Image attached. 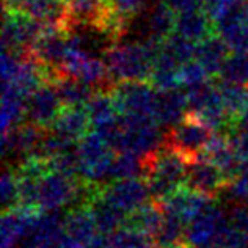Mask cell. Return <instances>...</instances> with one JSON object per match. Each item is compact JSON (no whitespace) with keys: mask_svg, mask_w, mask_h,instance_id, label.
<instances>
[{"mask_svg":"<svg viewBox=\"0 0 248 248\" xmlns=\"http://www.w3.org/2000/svg\"><path fill=\"white\" fill-rule=\"evenodd\" d=\"M162 41L145 38L141 41L113 43L104 50L102 58L115 83L148 82L151 79L154 58L160 50Z\"/></svg>","mask_w":248,"mask_h":248,"instance_id":"1","label":"cell"},{"mask_svg":"<svg viewBox=\"0 0 248 248\" xmlns=\"http://www.w3.org/2000/svg\"><path fill=\"white\" fill-rule=\"evenodd\" d=\"M145 179L154 201H162L186 184L190 159L164 141L157 151L145 159Z\"/></svg>","mask_w":248,"mask_h":248,"instance_id":"2","label":"cell"},{"mask_svg":"<svg viewBox=\"0 0 248 248\" xmlns=\"http://www.w3.org/2000/svg\"><path fill=\"white\" fill-rule=\"evenodd\" d=\"M83 193V179L80 176L50 170L38 179L36 203L38 211L57 212L66 206H80Z\"/></svg>","mask_w":248,"mask_h":248,"instance_id":"3","label":"cell"},{"mask_svg":"<svg viewBox=\"0 0 248 248\" xmlns=\"http://www.w3.org/2000/svg\"><path fill=\"white\" fill-rule=\"evenodd\" d=\"M115 149L97 130L88 132L79 141V176L93 184H104L108 179Z\"/></svg>","mask_w":248,"mask_h":248,"instance_id":"4","label":"cell"},{"mask_svg":"<svg viewBox=\"0 0 248 248\" xmlns=\"http://www.w3.org/2000/svg\"><path fill=\"white\" fill-rule=\"evenodd\" d=\"M43 29L44 24L25 15L22 10L3 6L2 49L15 54H25L41 35Z\"/></svg>","mask_w":248,"mask_h":248,"instance_id":"5","label":"cell"},{"mask_svg":"<svg viewBox=\"0 0 248 248\" xmlns=\"http://www.w3.org/2000/svg\"><path fill=\"white\" fill-rule=\"evenodd\" d=\"M215 132L197 116L188 112L184 118L165 132V143L181 151L186 157L193 159L203 154L206 145Z\"/></svg>","mask_w":248,"mask_h":248,"instance_id":"6","label":"cell"},{"mask_svg":"<svg viewBox=\"0 0 248 248\" xmlns=\"http://www.w3.org/2000/svg\"><path fill=\"white\" fill-rule=\"evenodd\" d=\"M121 115L155 120L157 90L146 82H118L110 90ZM157 121V120H155Z\"/></svg>","mask_w":248,"mask_h":248,"instance_id":"7","label":"cell"},{"mask_svg":"<svg viewBox=\"0 0 248 248\" xmlns=\"http://www.w3.org/2000/svg\"><path fill=\"white\" fill-rule=\"evenodd\" d=\"M101 237L102 232L90 207H73L64 215L63 237L58 248H94Z\"/></svg>","mask_w":248,"mask_h":248,"instance_id":"8","label":"cell"},{"mask_svg":"<svg viewBox=\"0 0 248 248\" xmlns=\"http://www.w3.org/2000/svg\"><path fill=\"white\" fill-rule=\"evenodd\" d=\"M69 31L60 25H44L41 35L31 44L29 54L43 66L63 71V62L68 52Z\"/></svg>","mask_w":248,"mask_h":248,"instance_id":"9","label":"cell"},{"mask_svg":"<svg viewBox=\"0 0 248 248\" xmlns=\"http://www.w3.org/2000/svg\"><path fill=\"white\" fill-rule=\"evenodd\" d=\"M101 193L108 203L118 207L127 217L140 206L146 204L149 197H151V192H149L148 182L145 178L112 181L107 186L104 184Z\"/></svg>","mask_w":248,"mask_h":248,"instance_id":"10","label":"cell"},{"mask_svg":"<svg viewBox=\"0 0 248 248\" xmlns=\"http://www.w3.org/2000/svg\"><path fill=\"white\" fill-rule=\"evenodd\" d=\"M230 223L228 215L214 203L201 211L187 226V244L190 248L211 245L223 228Z\"/></svg>","mask_w":248,"mask_h":248,"instance_id":"11","label":"cell"},{"mask_svg":"<svg viewBox=\"0 0 248 248\" xmlns=\"http://www.w3.org/2000/svg\"><path fill=\"white\" fill-rule=\"evenodd\" d=\"M157 203L162 206L165 214L179 218L182 223H186L188 226V223L201 211H204L209 204H212V197L200 193L184 184L178 190H174L171 195H168L167 198L157 201Z\"/></svg>","mask_w":248,"mask_h":248,"instance_id":"12","label":"cell"},{"mask_svg":"<svg viewBox=\"0 0 248 248\" xmlns=\"http://www.w3.org/2000/svg\"><path fill=\"white\" fill-rule=\"evenodd\" d=\"M62 108L60 96L52 83H43L27 97V120L44 129H49L54 124Z\"/></svg>","mask_w":248,"mask_h":248,"instance_id":"13","label":"cell"},{"mask_svg":"<svg viewBox=\"0 0 248 248\" xmlns=\"http://www.w3.org/2000/svg\"><path fill=\"white\" fill-rule=\"evenodd\" d=\"M226 184L228 179L220 171V168L214 165L211 160L203 157V155L193 159L190 165H188L186 186L193 188V190L214 198L223 192Z\"/></svg>","mask_w":248,"mask_h":248,"instance_id":"14","label":"cell"},{"mask_svg":"<svg viewBox=\"0 0 248 248\" xmlns=\"http://www.w3.org/2000/svg\"><path fill=\"white\" fill-rule=\"evenodd\" d=\"M201 155L206 157L207 160H211L214 165H217L220 168V171L225 174L228 182L232 181L242 171V160L237 155L228 134L215 132Z\"/></svg>","mask_w":248,"mask_h":248,"instance_id":"15","label":"cell"},{"mask_svg":"<svg viewBox=\"0 0 248 248\" xmlns=\"http://www.w3.org/2000/svg\"><path fill=\"white\" fill-rule=\"evenodd\" d=\"M217 33L231 52L248 50V0H240L236 8L217 24Z\"/></svg>","mask_w":248,"mask_h":248,"instance_id":"16","label":"cell"},{"mask_svg":"<svg viewBox=\"0 0 248 248\" xmlns=\"http://www.w3.org/2000/svg\"><path fill=\"white\" fill-rule=\"evenodd\" d=\"M188 113L187 91L181 88L157 90V104H155V120L167 129L178 124Z\"/></svg>","mask_w":248,"mask_h":248,"instance_id":"17","label":"cell"},{"mask_svg":"<svg viewBox=\"0 0 248 248\" xmlns=\"http://www.w3.org/2000/svg\"><path fill=\"white\" fill-rule=\"evenodd\" d=\"M174 33H178L182 38L190 40L193 43H200L211 35L217 33V27H215L214 21L209 17L204 8H198V10L178 13Z\"/></svg>","mask_w":248,"mask_h":248,"instance_id":"18","label":"cell"},{"mask_svg":"<svg viewBox=\"0 0 248 248\" xmlns=\"http://www.w3.org/2000/svg\"><path fill=\"white\" fill-rule=\"evenodd\" d=\"M85 108L91 120V126L97 132L110 129L121 115L110 90H96Z\"/></svg>","mask_w":248,"mask_h":248,"instance_id":"19","label":"cell"},{"mask_svg":"<svg viewBox=\"0 0 248 248\" xmlns=\"http://www.w3.org/2000/svg\"><path fill=\"white\" fill-rule=\"evenodd\" d=\"M90 126L91 120L85 107H63L49 129L63 139L79 143L90 132Z\"/></svg>","mask_w":248,"mask_h":248,"instance_id":"20","label":"cell"},{"mask_svg":"<svg viewBox=\"0 0 248 248\" xmlns=\"http://www.w3.org/2000/svg\"><path fill=\"white\" fill-rule=\"evenodd\" d=\"M230 52L231 50L226 46V43L218 36V33H215L206 38V40L197 43L195 60L203 64V68L211 77H218Z\"/></svg>","mask_w":248,"mask_h":248,"instance_id":"21","label":"cell"},{"mask_svg":"<svg viewBox=\"0 0 248 248\" xmlns=\"http://www.w3.org/2000/svg\"><path fill=\"white\" fill-rule=\"evenodd\" d=\"M24 118H27V97L13 85H3L2 121H0L2 135L22 124Z\"/></svg>","mask_w":248,"mask_h":248,"instance_id":"22","label":"cell"},{"mask_svg":"<svg viewBox=\"0 0 248 248\" xmlns=\"http://www.w3.org/2000/svg\"><path fill=\"white\" fill-rule=\"evenodd\" d=\"M19 10L44 25H60L66 29L64 0H24Z\"/></svg>","mask_w":248,"mask_h":248,"instance_id":"23","label":"cell"},{"mask_svg":"<svg viewBox=\"0 0 248 248\" xmlns=\"http://www.w3.org/2000/svg\"><path fill=\"white\" fill-rule=\"evenodd\" d=\"M176 13L171 6H168L165 2L155 3L151 10L148 11V16L145 19V38H154V40L164 41L170 35L174 33L176 27Z\"/></svg>","mask_w":248,"mask_h":248,"instance_id":"24","label":"cell"},{"mask_svg":"<svg viewBox=\"0 0 248 248\" xmlns=\"http://www.w3.org/2000/svg\"><path fill=\"white\" fill-rule=\"evenodd\" d=\"M218 90H220V96H221V102H223L225 112L231 124L230 132L228 134H231L232 130L236 129L240 115L244 113V110L248 104V87L220 80Z\"/></svg>","mask_w":248,"mask_h":248,"instance_id":"25","label":"cell"},{"mask_svg":"<svg viewBox=\"0 0 248 248\" xmlns=\"http://www.w3.org/2000/svg\"><path fill=\"white\" fill-rule=\"evenodd\" d=\"M63 107H85L94 94V88L76 77L63 76L55 83Z\"/></svg>","mask_w":248,"mask_h":248,"instance_id":"26","label":"cell"},{"mask_svg":"<svg viewBox=\"0 0 248 248\" xmlns=\"http://www.w3.org/2000/svg\"><path fill=\"white\" fill-rule=\"evenodd\" d=\"M164 221V209L157 201H151L140 206L137 211H134L126 220V226L134 228V230L146 234L149 237H154L155 232Z\"/></svg>","mask_w":248,"mask_h":248,"instance_id":"27","label":"cell"},{"mask_svg":"<svg viewBox=\"0 0 248 248\" xmlns=\"http://www.w3.org/2000/svg\"><path fill=\"white\" fill-rule=\"evenodd\" d=\"M146 164L145 159L132 153L115 154L108 173V181L129 179V178H145Z\"/></svg>","mask_w":248,"mask_h":248,"instance_id":"28","label":"cell"},{"mask_svg":"<svg viewBox=\"0 0 248 248\" xmlns=\"http://www.w3.org/2000/svg\"><path fill=\"white\" fill-rule=\"evenodd\" d=\"M218 79L248 87V50L232 52L228 55Z\"/></svg>","mask_w":248,"mask_h":248,"instance_id":"29","label":"cell"},{"mask_svg":"<svg viewBox=\"0 0 248 248\" xmlns=\"http://www.w3.org/2000/svg\"><path fill=\"white\" fill-rule=\"evenodd\" d=\"M211 76H209L207 71L203 68V64L198 63L197 60H190L184 63L179 69V80H181V87H186V90H190L198 87V85H203L209 82Z\"/></svg>","mask_w":248,"mask_h":248,"instance_id":"30","label":"cell"},{"mask_svg":"<svg viewBox=\"0 0 248 248\" xmlns=\"http://www.w3.org/2000/svg\"><path fill=\"white\" fill-rule=\"evenodd\" d=\"M0 198H2L3 211L19 206V184L15 170L6 168L0 182Z\"/></svg>","mask_w":248,"mask_h":248,"instance_id":"31","label":"cell"},{"mask_svg":"<svg viewBox=\"0 0 248 248\" xmlns=\"http://www.w3.org/2000/svg\"><path fill=\"white\" fill-rule=\"evenodd\" d=\"M228 200L234 203H248V171H240L223 188Z\"/></svg>","mask_w":248,"mask_h":248,"instance_id":"32","label":"cell"},{"mask_svg":"<svg viewBox=\"0 0 248 248\" xmlns=\"http://www.w3.org/2000/svg\"><path fill=\"white\" fill-rule=\"evenodd\" d=\"M240 0H204L203 8L209 15V17L214 21L215 27H217V24L223 21L236 8Z\"/></svg>","mask_w":248,"mask_h":248,"instance_id":"33","label":"cell"},{"mask_svg":"<svg viewBox=\"0 0 248 248\" xmlns=\"http://www.w3.org/2000/svg\"><path fill=\"white\" fill-rule=\"evenodd\" d=\"M115 11L124 19L126 22H132L134 17L143 10L146 0H110Z\"/></svg>","mask_w":248,"mask_h":248,"instance_id":"34","label":"cell"},{"mask_svg":"<svg viewBox=\"0 0 248 248\" xmlns=\"http://www.w3.org/2000/svg\"><path fill=\"white\" fill-rule=\"evenodd\" d=\"M228 220H230L231 226H234L248 239V206L245 203L234 204L228 214Z\"/></svg>","mask_w":248,"mask_h":248,"instance_id":"35","label":"cell"},{"mask_svg":"<svg viewBox=\"0 0 248 248\" xmlns=\"http://www.w3.org/2000/svg\"><path fill=\"white\" fill-rule=\"evenodd\" d=\"M162 2H165L168 6H171L176 13L198 10V8H203V5H204V0H162Z\"/></svg>","mask_w":248,"mask_h":248,"instance_id":"36","label":"cell"},{"mask_svg":"<svg viewBox=\"0 0 248 248\" xmlns=\"http://www.w3.org/2000/svg\"><path fill=\"white\" fill-rule=\"evenodd\" d=\"M234 130H239V132L248 135V104H247V107L244 110V113L240 115V118L237 121V126ZM234 130H232V132H234Z\"/></svg>","mask_w":248,"mask_h":248,"instance_id":"37","label":"cell"},{"mask_svg":"<svg viewBox=\"0 0 248 248\" xmlns=\"http://www.w3.org/2000/svg\"><path fill=\"white\" fill-rule=\"evenodd\" d=\"M24 0H3V6H8V8H19Z\"/></svg>","mask_w":248,"mask_h":248,"instance_id":"38","label":"cell"}]
</instances>
